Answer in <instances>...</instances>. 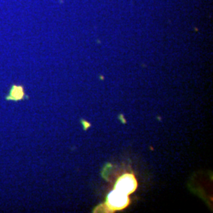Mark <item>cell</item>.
Listing matches in <instances>:
<instances>
[{"label": "cell", "mask_w": 213, "mask_h": 213, "mask_svg": "<svg viewBox=\"0 0 213 213\" xmlns=\"http://www.w3.org/2000/svg\"><path fill=\"white\" fill-rule=\"evenodd\" d=\"M24 96V88L21 86L13 85L11 89V92H10V94L8 95V96H7V100L17 101V100H20L21 99H23Z\"/></svg>", "instance_id": "obj_3"}, {"label": "cell", "mask_w": 213, "mask_h": 213, "mask_svg": "<svg viewBox=\"0 0 213 213\" xmlns=\"http://www.w3.org/2000/svg\"><path fill=\"white\" fill-rule=\"evenodd\" d=\"M107 202H108L109 205L114 209H122L128 205L129 197H128L127 194L115 189L109 193Z\"/></svg>", "instance_id": "obj_1"}, {"label": "cell", "mask_w": 213, "mask_h": 213, "mask_svg": "<svg viewBox=\"0 0 213 213\" xmlns=\"http://www.w3.org/2000/svg\"><path fill=\"white\" fill-rule=\"evenodd\" d=\"M137 188L136 179L131 174H125L123 177L119 179L115 186L116 190L124 193L125 194L129 195V193L134 192Z\"/></svg>", "instance_id": "obj_2"}]
</instances>
